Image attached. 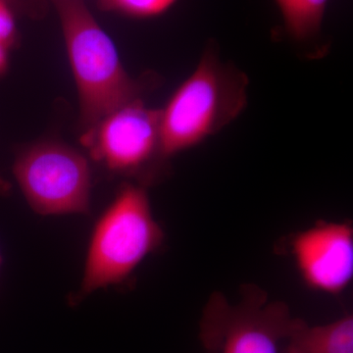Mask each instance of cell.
I'll list each match as a JSON object with an SVG mask.
<instances>
[{
    "mask_svg": "<svg viewBox=\"0 0 353 353\" xmlns=\"http://www.w3.org/2000/svg\"><path fill=\"white\" fill-rule=\"evenodd\" d=\"M57 8L70 65L80 99L83 131L114 110L141 99L153 83L127 73L112 39L83 0H52Z\"/></svg>",
    "mask_w": 353,
    "mask_h": 353,
    "instance_id": "cell-2",
    "label": "cell"
},
{
    "mask_svg": "<svg viewBox=\"0 0 353 353\" xmlns=\"http://www.w3.org/2000/svg\"><path fill=\"white\" fill-rule=\"evenodd\" d=\"M15 12V9L7 0H0V46L6 50L17 43L18 30Z\"/></svg>",
    "mask_w": 353,
    "mask_h": 353,
    "instance_id": "cell-11",
    "label": "cell"
},
{
    "mask_svg": "<svg viewBox=\"0 0 353 353\" xmlns=\"http://www.w3.org/2000/svg\"><path fill=\"white\" fill-rule=\"evenodd\" d=\"M176 2V0H99V6L103 10L146 19L167 12Z\"/></svg>",
    "mask_w": 353,
    "mask_h": 353,
    "instance_id": "cell-10",
    "label": "cell"
},
{
    "mask_svg": "<svg viewBox=\"0 0 353 353\" xmlns=\"http://www.w3.org/2000/svg\"><path fill=\"white\" fill-rule=\"evenodd\" d=\"M1 263H2V256H1V254H0V266H1Z\"/></svg>",
    "mask_w": 353,
    "mask_h": 353,
    "instance_id": "cell-15",
    "label": "cell"
},
{
    "mask_svg": "<svg viewBox=\"0 0 353 353\" xmlns=\"http://www.w3.org/2000/svg\"><path fill=\"white\" fill-rule=\"evenodd\" d=\"M248 85L245 72L223 61L218 46L209 41L194 72L160 109L162 158L201 145L238 119L248 106Z\"/></svg>",
    "mask_w": 353,
    "mask_h": 353,
    "instance_id": "cell-1",
    "label": "cell"
},
{
    "mask_svg": "<svg viewBox=\"0 0 353 353\" xmlns=\"http://www.w3.org/2000/svg\"><path fill=\"white\" fill-rule=\"evenodd\" d=\"M13 174L37 214H90L92 168L75 148L55 141L36 143L18 155Z\"/></svg>",
    "mask_w": 353,
    "mask_h": 353,
    "instance_id": "cell-4",
    "label": "cell"
},
{
    "mask_svg": "<svg viewBox=\"0 0 353 353\" xmlns=\"http://www.w3.org/2000/svg\"><path fill=\"white\" fill-rule=\"evenodd\" d=\"M163 241V230L153 216L145 188L123 183L95 222L82 284L71 304L80 303L95 290L126 282Z\"/></svg>",
    "mask_w": 353,
    "mask_h": 353,
    "instance_id": "cell-3",
    "label": "cell"
},
{
    "mask_svg": "<svg viewBox=\"0 0 353 353\" xmlns=\"http://www.w3.org/2000/svg\"><path fill=\"white\" fill-rule=\"evenodd\" d=\"M330 0H274L288 36L299 43L318 36Z\"/></svg>",
    "mask_w": 353,
    "mask_h": 353,
    "instance_id": "cell-9",
    "label": "cell"
},
{
    "mask_svg": "<svg viewBox=\"0 0 353 353\" xmlns=\"http://www.w3.org/2000/svg\"><path fill=\"white\" fill-rule=\"evenodd\" d=\"M252 299L236 306L222 299L209 303L201 332L209 353H279L296 318L285 303Z\"/></svg>",
    "mask_w": 353,
    "mask_h": 353,
    "instance_id": "cell-6",
    "label": "cell"
},
{
    "mask_svg": "<svg viewBox=\"0 0 353 353\" xmlns=\"http://www.w3.org/2000/svg\"><path fill=\"white\" fill-rule=\"evenodd\" d=\"M12 192V185L0 174V196H9Z\"/></svg>",
    "mask_w": 353,
    "mask_h": 353,
    "instance_id": "cell-13",
    "label": "cell"
},
{
    "mask_svg": "<svg viewBox=\"0 0 353 353\" xmlns=\"http://www.w3.org/2000/svg\"><path fill=\"white\" fill-rule=\"evenodd\" d=\"M292 252L301 277L312 289L338 294L352 282L353 229L347 223H317L294 236Z\"/></svg>",
    "mask_w": 353,
    "mask_h": 353,
    "instance_id": "cell-7",
    "label": "cell"
},
{
    "mask_svg": "<svg viewBox=\"0 0 353 353\" xmlns=\"http://www.w3.org/2000/svg\"><path fill=\"white\" fill-rule=\"evenodd\" d=\"M287 341L285 353H353L352 315L320 326L296 318Z\"/></svg>",
    "mask_w": 353,
    "mask_h": 353,
    "instance_id": "cell-8",
    "label": "cell"
},
{
    "mask_svg": "<svg viewBox=\"0 0 353 353\" xmlns=\"http://www.w3.org/2000/svg\"><path fill=\"white\" fill-rule=\"evenodd\" d=\"M8 50L0 46V76L6 71L8 67Z\"/></svg>",
    "mask_w": 353,
    "mask_h": 353,
    "instance_id": "cell-14",
    "label": "cell"
},
{
    "mask_svg": "<svg viewBox=\"0 0 353 353\" xmlns=\"http://www.w3.org/2000/svg\"><path fill=\"white\" fill-rule=\"evenodd\" d=\"M160 109L148 108L143 99H137L83 132L81 143L109 173L141 175L153 163L165 161L160 153Z\"/></svg>",
    "mask_w": 353,
    "mask_h": 353,
    "instance_id": "cell-5",
    "label": "cell"
},
{
    "mask_svg": "<svg viewBox=\"0 0 353 353\" xmlns=\"http://www.w3.org/2000/svg\"><path fill=\"white\" fill-rule=\"evenodd\" d=\"M14 7L16 11L21 12H32V4L28 3L26 0H7Z\"/></svg>",
    "mask_w": 353,
    "mask_h": 353,
    "instance_id": "cell-12",
    "label": "cell"
}]
</instances>
